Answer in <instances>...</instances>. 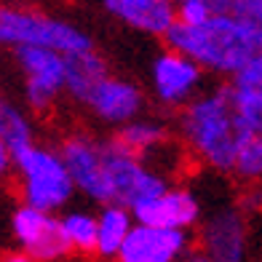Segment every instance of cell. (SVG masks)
Wrapping results in <instances>:
<instances>
[{
    "mask_svg": "<svg viewBox=\"0 0 262 262\" xmlns=\"http://www.w3.org/2000/svg\"><path fill=\"white\" fill-rule=\"evenodd\" d=\"M249 128L235 104L233 86L201 91L177 110V137L198 163L217 174H233L235 156Z\"/></svg>",
    "mask_w": 262,
    "mask_h": 262,
    "instance_id": "cell-1",
    "label": "cell"
},
{
    "mask_svg": "<svg viewBox=\"0 0 262 262\" xmlns=\"http://www.w3.org/2000/svg\"><path fill=\"white\" fill-rule=\"evenodd\" d=\"M166 46L185 51L211 75L233 78L249 59L257 54L254 32L230 11L214 14L201 25L174 21L163 38Z\"/></svg>",
    "mask_w": 262,
    "mask_h": 262,
    "instance_id": "cell-2",
    "label": "cell"
},
{
    "mask_svg": "<svg viewBox=\"0 0 262 262\" xmlns=\"http://www.w3.org/2000/svg\"><path fill=\"white\" fill-rule=\"evenodd\" d=\"M14 180L21 204L46 211H64L78 193L62 147L40 142H32L14 156Z\"/></svg>",
    "mask_w": 262,
    "mask_h": 262,
    "instance_id": "cell-3",
    "label": "cell"
},
{
    "mask_svg": "<svg viewBox=\"0 0 262 262\" xmlns=\"http://www.w3.org/2000/svg\"><path fill=\"white\" fill-rule=\"evenodd\" d=\"M21 46H49L64 54L91 51L94 40L73 21L49 16L30 6H14L0 0V51H16Z\"/></svg>",
    "mask_w": 262,
    "mask_h": 262,
    "instance_id": "cell-4",
    "label": "cell"
},
{
    "mask_svg": "<svg viewBox=\"0 0 262 262\" xmlns=\"http://www.w3.org/2000/svg\"><path fill=\"white\" fill-rule=\"evenodd\" d=\"M14 59L25 78V104L35 115L51 113L67 94V54L49 46H21Z\"/></svg>",
    "mask_w": 262,
    "mask_h": 262,
    "instance_id": "cell-5",
    "label": "cell"
},
{
    "mask_svg": "<svg viewBox=\"0 0 262 262\" xmlns=\"http://www.w3.org/2000/svg\"><path fill=\"white\" fill-rule=\"evenodd\" d=\"M11 235L25 259L32 262H56L70 252L56 211H46L32 204H19L11 214Z\"/></svg>",
    "mask_w": 262,
    "mask_h": 262,
    "instance_id": "cell-6",
    "label": "cell"
},
{
    "mask_svg": "<svg viewBox=\"0 0 262 262\" xmlns=\"http://www.w3.org/2000/svg\"><path fill=\"white\" fill-rule=\"evenodd\" d=\"M206 70L185 51L166 46L150 62V91L161 107L182 110V107L201 94Z\"/></svg>",
    "mask_w": 262,
    "mask_h": 262,
    "instance_id": "cell-7",
    "label": "cell"
},
{
    "mask_svg": "<svg viewBox=\"0 0 262 262\" xmlns=\"http://www.w3.org/2000/svg\"><path fill=\"white\" fill-rule=\"evenodd\" d=\"M59 147H62V156L70 166L78 193L94 204H110L104 139L89 134V131H73L62 139Z\"/></svg>",
    "mask_w": 262,
    "mask_h": 262,
    "instance_id": "cell-8",
    "label": "cell"
},
{
    "mask_svg": "<svg viewBox=\"0 0 262 262\" xmlns=\"http://www.w3.org/2000/svg\"><path fill=\"white\" fill-rule=\"evenodd\" d=\"M83 107L110 128H121L145 110V91L134 80L107 73L83 99Z\"/></svg>",
    "mask_w": 262,
    "mask_h": 262,
    "instance_id": "cell-9",
    "label": "cell"
},
{
    "mask_svg": "<svg viewBox=\"0 0 262 262\" xmlns=\"http://www.w3.org/2000/svg\"><path fill=\"white\" fill-rule=\"evenodd\" d=\"M190 249H193L190 230L134 222L118 259L121 262H174V259H182Z\"/></svg>",
    "mask_w": 262,
    "mask_h": 262,
    "instance_id": "cell-10",
    "label": "cell"
},
{
    "mask_svg": "<svg viewBox=\"0 0 262 262\" xmlns=\"http://www.w3.org/2000/svg\"><path fill=\"white\" fill-rule=\"evenodd\" d=\"M198 246L209 259L217 262H241L249 249V228L241 209H217L204 222Z\"/></svg>",
    "mask_w": 262,
    "mask_h": 262,
    "instance_id": "cell-11",
    "label": "cell"
},
{
    "mask_svg": "<svg viewBox=\"0 0 262 262\" xmlns=\"http://www.w3.org/2000/svg\"><path fill=\"white\" fill-rule=\"evenodd\" d=\"M137 222L158 225V228H180V230H193L201 222V204L187 187L169 185L158 195L137 204L134 209Z\"/></svg>",
    "mask_w": 262,
    "mask_h": 262,
    "instance_id": "cell-12",
    "label": "cell"
},
{
    "mask_svg": "<svg viewBox=\"0 0 262 262\" xmlns=\"http://www.w3.org/2000/svg\"><path fill=\"white\" fill-rule=\"evenodd\" d=\"M102 3L126 27L161 40L177 21V0H102Z\"/></svg>",
    "mask_w": 262,
    "mask_h": 262,
    "instance_id": "cell-13",
    "label": "cell"
},
{
    "mask_svg": "<svg viewBox=\"0 0 262 262\" xmlns=\"http://www.w3.org/2000/svg\"><path fill=\"white\" fill-rule=\"evenodd\" d=\"M134 211L126 204H102L97 214V257L99 259H118L126 238L134 228Z\"/></svg>",
    "mask_w": 262,
    "mask_h": 262,
    "instance_id": "cell-14",
    "label": "cell"
},
{
    "mask_svg": "<svg viewBox=\"0 0 262 262\" xmlns=\"http://www.w3.org/2000/svg\"><path fill=\"white\" fill-rule=\"evenodd\" d=\"M115 137L128 150L139 152L142 158H152L166 145H171V128L161 118H152V115H137L134 121L115 128Z\"/></svg>",
    "mask_w": 262,
    "mask_h": 262,
    "instance_id": "cell-15",
    "label": "cell"
},
{
    "mask_svg": "<svg viewBox=\"0 0 262 262\" xmlns=\"http://www.w3.org/2000/svg\"><path fill=\"white\" fill-rule=\"evenodd\" d=\"M110 73L104 56L91 49L80 54H67V97H73L78 104L89 97V91Z\"/></svg>",
    "mask_w": 262,
    "mask_h": 262,
    "instance_id": "cell-16",
    "label": "cell"
},
{
    "mask_svg": "<svg viewBox=\"0 0 262 262\" xmlns=\"http://www.w3.org/2000/svg\"><path fill=\"white\" fill-rule=\"evenodd\" d=\"M62 233L73 254L97 257V214L89 209H67L62 217Z\"/></svg>",
    "mask_w": 262,
    "mask_h": 262,
    "instance_id": "cell-17",
    "label": "cell"
},
{
    "mask_svg": "<svg viewBox=\"0 0 262 262\" xmlns=\"http://www.w3.org/2000/svg\"><path fill=\"white\" fill-rule=\"evenodd\" d=\"M0 137L11 147V152H21L35 142V126L30 110H21L14 102H0Z\"/></svg>",
    "mask_w": 262,
    "mask_h": 262,
    "instance_id": "cell-18",
    "label": "cell"
},
{
    "mask_svg": "<svg viewBox=\"0 0 262 262\" xmlns=\"http://www.w3.org/2000/svg\"><path fill=\"white\" fill-rule=\"evenodd\" d=\"M233 177L244 185H262V131H249L233 163Z\"/></svg>",
    "mask_w": 262,
    "mask_h": 262,
    "instance_id": "cell-19",
    "label": "cell"
},
{
    "mask_svg": "<svg viewBox=\"0 0 262 262\" xmlns=\"http://www.w3.org/2000/svg\"><path fill=\"white\" fill-rule=\"evenodd\" d=\"M235 94V104H238V113H241L244 123L252 128V131H262V91H238Z\"/></svg>",
    "mask_w": 262,
    "mask_h": 262,
    "instance_id": "cell-20",
    "label": "cell"
},
{
    "mask_svg": "<svg viewBox=\"0 0 262 262\" xmlns=\"http://www.w3.org/2000/svg\"><path fill=\"white\" fill-rule=\"evenodd\" d=\"M230 86L238 89V91H262V51H257L230 78Z\"/></svg>",
    "mask_w": 262,
    "mask_h": 262,
    "instance_id": "cell-21",
    "label": "cell"
},
{
    "mask_svg": "<svg viewBox=\"0 0 262 262\" xmlns=\"http://www.w3.org/2000/svg\"><path fill=\"white\" fill-rule=\"evenodd\" d=\"M230 14H235L244 25L254 27L262 21V0H230Z\"/></svg>",
    "mask_w": 262,
    "mask_h": 262,
    "instance_id": "cell-22",
    "label": "cell"
},
{
    "mask_svg": "<svg viewBox=\"0 0 262 262\" xmlns=\"http://www.w3.org/2000/svg\"><path fill=\"white\" fill-rule=\"evenodd\" d=\"M11 174H14V152H11V147L3 142V137H0V185H3Z\"/></svg>",
    "mask_w": 262,
    "mask_h": 262,
    "instance_id": "cell-23",
    "label": "cell"
},
{
    "mask_svg": "<svg viewBox=\"0 0 262 262\" xmlns=\"http://www.w3.org/2000/svg\"><path fill=\"white\" fill-rule=\"evenodd\" d=\"M177 3H182V0H177ZM195 3H204L209 6L214 14H222V11H230V0H195Z\"/></svg>",
    "mask_w": 262,
    "mask_h": 262,
    "instance_id": "cell-24",
    "label": "cell"
},
{
    "mask_svg": "<svg viewBox=\"0 0 262 262\" xmlns=\"http://www.w3.org/2000/svg\"><path fill=\"white\" fill-rule=\"evenodd\" d=\"M252 32H254V43H257V51H262V21H259V25H254V27H252Z\"/></svg>",
    "mask_w": 262,
    "mask_h": 262,
    "instance_id": "cell-25",
    "label": "cell"
},
{
    "mask_svg": "<svg viewBox=\"0 0 262 262\" xmlns=\"http://www.w3.org/2000/svg\"><path fill=\"white\" fill-rule=\"evenodd\" d=\"M0 102H3V97H0Z\"/></svg>",
    "mask_w": 262,
    "mask_h": 262,
    "instance_id": "cell-26",
    "label": "cell"
}]
</instances>
